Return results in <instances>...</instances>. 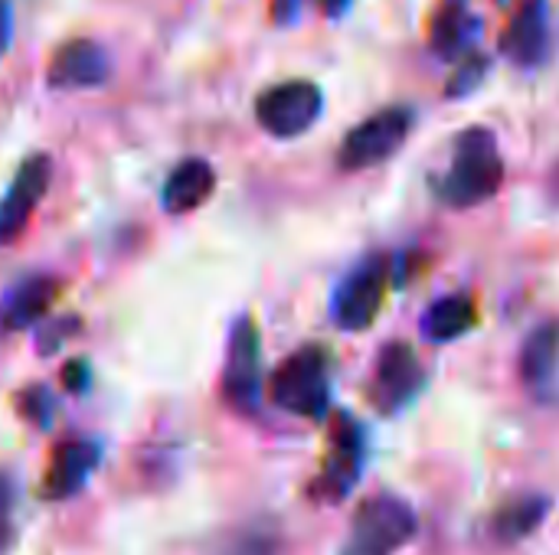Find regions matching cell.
<instances>
[{"mask_svg": "<svg viewBox=\"0 0 559 555\" xmlns=\"http://www.w3.org/2000/svg\"><path fill=\"white\" fill-rule=\"evenodd\" d=\"M419 533L416 510L396 494L367 497L350 520L341 555H396Z\"/></svg>", "mask_w": 559, "mask_h": 555, "instance_id": "cell-5", "label": "cell"}, {"mask_svg": "<svg viewBox=\"0 0 559 555\" xmlns=\"http://www.w3.org/2000/svg\"><path fill=\"white\" fill-rule=\"evenodd\" d=\"M305 10V0H269V16L275 26H292Z\"/></svg>", "mask_w": 559, "mask_h": 555, "instance_id": "cell-24", "label": "cell"}, {"mask_svg": "<svg viewBox=\"0 0 559 555\" xmlns=\"http://www.w3.org/2000/svg\"><path fill=\"white\" fill-rule=\"evenodd\" d=\"M498 49L521 72H537L540 65H547L554 52L550 0H521L498 39Z\"/></svg>", "mask_w": 559, "mask_h": 555, "instance_id": "cell-10", "label": "cell"}, {"mask_svg": "<svg viewBox=\"0 0 559 555\" xmlns=\"http://www.w3.org/2000/svg\"><path fill=\"white\" fill-rule=\"evenodd\" d=\"M488 72H491V56H485V52L475 46L472 52H465L462 59H455V72H452V79H449V85H445V95H449V98H465V95H472V92L485 82Z\"/></svg>", "mask_w": 559, "mask_h": 555, "instance_id": "cell-20", "label": "cell"}, {"mask_svg": "<svg viewBox=\"0 0 559 555\" xmlns=\"http://www.w3.org/2000/svg\"><path fill=\"white\" fill-rule=\"evenodd\" d=\"M56 294H59V285L49 275H29L16 281L0 301V330L13 334V330L33 327L36 321L46 317Z\"/></svg>", "mask_w": 559, "mask_h": 555, "instance_id": "cell-15", "label": "cell"}, {"mask_svg": "<svg viewBox=\"0 0 559 555\" xmlns=\"http://www.w3.org/2000/svg\"><path fill=\"white\" fill-rule=\"evenodd\" d=\"M20 412L36 425V429H49L52 415H56V399L46 386H29L20 393Z\"/></svg>", "mask_w": 559, "mask_h": 555, "instance_id": "cell-21", "label": "cell"}, {"mask_svg": "<svg viewBox=\"0 0 559 555\" xmlns=\"http://www.w3.org/2000/svg\"><path fill=\"white\" fill-rule=\"evenodd\" d=\"M426 366L413 343L406 340H390L380 347L373 360V376H370V402L383 415H400L406 406L419 399L426 389Z\"/></svg>", "mask_w": 559, "mask_h": 555, "instance_id": "cell-9", "label": "cell"}, {"mask_svg": "<svg viewBox=\"0 0 559 555\" xmlns=\"http://www.w3.org/2000/svg\"><path fill=\"white\" fill-rule=\"evenodd\" d=\"M413 124H416V111L409 105H390L373 111L370 118H364L344 134L337 147V167L347 173H360L386 164L406 144Z\"/></svg>", "mask_w": 559, "mask_h": 555, "instance_id": "cell-6", "label": "cell"}, {"mask_svg": "<svg viewBox=\"0 0 559 555\" xmlns=\"http://www.w3.org/2000/svg\"><path fill=\"white\" fill-rule=\"evenodd\" d=\"M478 321H481V314H478V304L472 294H445L426 307L423 334L432 343H452V340L468 337L478 327Z\"/></svg>", "mask_w": 559, "mask_h": 555, "instance_id": "cell-18", "label": "cell"}, {"mask_svg": "<svg viewBox=\"0 0 559 555\" xmlns=\"http://www.w3.org/2000/svg\"><path fill=\"white\" fill-rule=\"evenodd\" d=\"M49 177H52V164L46 154H33L20 164L0 200V245L16 242V236L26 229L29 216L36 213L39 200L49 190Z\"/></svg>", "mask_w": 559, "mask_h": 555, "instance_id": "cell-11", "label": "cell"}, {"mask_svg": "<svg viewBox=\"0 0 559 555\" xmlns=\"http://www.w3.org/2000/svg\"><path fill=\"white\" fill-rule=\"evenodd\" d=\"M550 507L554 500L547 494H518L495 514L491 533L501 543H521L544 527V520L550 517Z\"/></svg>", "mask_w": 559, "mask_h": 555, "instance_id": "cell-19", "label": "cell"}, {"mask_svg": "<svg viewBox=\"0 0 559 555\" xmlns=\"http://www.w3.org/2000/svg\"><path fill=\"white\" fill-rule=\"evenodd\" d=\"M481 33V20L472 13L468 0H439L432 23H429V49L439 59H462L475 49Z\"/></svg>", "mask_w": 559, "mask_h": 555, "instance_id": "cell-14", "label": "cell"}, {"mask_svg": "<svg viewBox=\"0 0 559 555\" xmlns=\"http://www.w3.org/2000/svg\"><path fill=\"white\" fill-rule=\"evenodd\" d=\"M370 458V435L364 429L360 419H354L350 412H331L328 415V451H324V464L318 471V478L308 484V497L314 504H344L347 494L357 487V481L364 478Z\"/></svg>", "mask_w": 559, "mask_h": 555, "instance_id": "cell-3", "label": "cell"}, {"mask_svg": "<svg viewBox=\"0 0 559 555\" xmlns=\"http://www.w3.org/2000/svg\"><path fill=\"white\" fill-rule=\"evenodd\" d=\"M75 327H79V321H49V327H43V330H39V353H52V350H59L62 337H66V334H72Z\"/></svg>", "mask_w": 559, "mask_h": 555, "instance_id": "cell-23", "label": "cell"}, {"mask_svg": "<svg viewBox=\"0 0 559 555\" xmlns=\"http://www.w3.org/2000/svg\"><path fill=\"white\" fill-rule=\"evenodd\" d=\"M504 183V157L491 128H465L455 137L452 164L432 177V193L449 209H475L488 203Z\"/></svg>", "mask_w": 559, "mask_h": 555, "instance_id": "cell-1", "label": "cell"}, {"mask_svg": "<svg viewBox=\"0 0 559 555\" xmlns=\"http://www.w3.org/2000/svg\"><path fill=\"white\" fill-rule=\"evenodd\" d=\"M216 190V170L210 167V160L203 157H187L180 160L170 177L164 180V190H160V203L167 213L174 216H183V213H193L200 209Z\"/></svg>", "mask_w": 559, "mask_h": 555, "instance_id": "cell-16", "label": "cell"}, {"mask_svg": "<svg viewBox=\"0 0 559 555\" xmlns=\"http://www.w3.org/2000/svg\"><path fill=\"white\" fill-rule=\"evenodd\" d=\"M393 278H396V258L386 252H367L337 281L331 298V321L347 334H360L373 327Z\"/></svg>", "mask_w": 559, "mask_h": 555, "instance_id": "cell-4", "label": "cell"}, {"mask_svg": "<svg viewBox=\"0 0 559 555\" xmlns=\"http://www.w3.org/2000/svg\"><path fill=\"white\" fill-rule=\"evenodd\" d=\"M102 461V448L88 438H72V442H59L52 448L46 478H43V497L46 500H69L75 497L85 481L95 474Z\"/></svg>", "mask_w": 559, "mask_h": 555, "instance_id": "cell-13", "label": "cell"}, {"mask_svg": "<svg viewBox=\"0 0 559 555\" xmlns=\"http://www.w3.org/2000/svg\"><path fill=\"white\" fill-rule=\"evenodd\" d=\"M269 399L288 415L324 422L331 415V353L321 343L288 353L269 379Z\"/></svg>", "mask_w": 559, "mask_h": 555, "instance_id": "cell-2", "label": "cell"}, {"mask_svg": "<svg viewBox=\"0 0 559 555\" xmlns=\"http://www.w3.org/2000/svg\"><path fill=\"white\" fill-rule=\"evenodd\" d=\"M318 3H321V13L328 20H341L350 10V0H318Z\"/></svg>", "mask_w": 559, "mask_h": 555, "instance_id": "cell-28", "label": "cell"}, {"mask_svg": "<svg viewBox=\"0 0 559 555\" xmlns=\"http://www.w3.org/2000/svg\"><path fill=\"white\" fill-rule=\"evenodd\" d=\"M13 507H16V478L10 471H0V555L10 553L16 540Z\"/></svg>", "mask_w": 559, "mask_h": 555, "instance_id": "cell-22", "label": "cell"}, {"mask_svg": "<svg viewBox=\"0 0 559 555\" xmlns=\"http://www.w3.org/2000/svg\"><path fill=\"white\" fill-rule=\"evenodd\" d=\"M236 555H282L278 553V540L275 536H249L242 540L239 553Z\"/></svg>", "mask_w": 559, "mask_h": 555, "instance_id": "cell-26", "label": "cell"}, {"mask_svg": "<svg viewBox=\"0 0 559 555\" xmlns=\"http://www.w3.org/2000/svg\"><path fill=\"white\" fill-rule=\"evenodd\" d=\"M223 399L242 415H255L262 406V337L249 314H242L229 330L223 363Z\"/></svg>", "mask_w": 559, "mask_h": 555, "instance_id": "cell-8", "label": "cell"}, {"mask_svg": "<svg viewBox=\"0 0 559 555\" xmlns=\"http://www.w3.org/2000/svg\"><path fill=\"white\" fill-rule=\"evenodd\" d=\"M518 370L534 396H547L554 389L559 373V321H547L527 334Z\"/></svg>", "mask_w": 559, "mask_h": 555, "instance_id": "cell-17", "label": "cell"}, {"mask_svg": "<svg viewBox=\"0 0 559 555\" xmlns=\"http://www.w3.org/2000/svg\"><path fill=\"white\" fill-rule=\"evenodd\" d=\"M108 79V56L95 39H69L56 49L46 69V85L75 92V88H98Z\"/></svg>", "mask_w": 559, "mask_h": 555, "instance_id": "cell-12", "label": "cell"}, {"mask_svg": "<svg viewBox=\"0 0 559 555\" xmlns=\"http://www.w3.org/2000/svg\"><path fill=\"white\" fill-rule=\"evenodd\" d=\"M62 383H66V389H69V393H85V389H88V363H85V360H72V363H66V370H62Z\"/></svg>", "mask_w": 559, "mask_h": 555, "instance_id": "cell-25", "label": "cell"}, {"mask_svg": "<svg viewBox=\"0 0 559 555\" xmlns=\"http://www.w3.org/2000/svg\"><path fill=\"white\" fill-rule=\"evenodd\" d=\"M324 111V92L311 79H288L265 88L255 98V121L265 134L278 141L301 137L318 124Z\"/></svg>", "mask_w": 559, "mask_h": 555, "instance_id": "cell-7", "label": "cell"}, {"mask_svg": "<svg viewBox=\"0 0 559 555\" xmlns=\"http://www.w3.org/2000/svg\"><path fill=\"white\" fill-rule=\"evenodd\" d=\"M10 33H13V16H10V3L0 0V56L10 46Z\"/></svg>", "mask_w": 559, "mask_h": 555, "instance_id": "cell-27", "label": "cell"}]
</instances>
